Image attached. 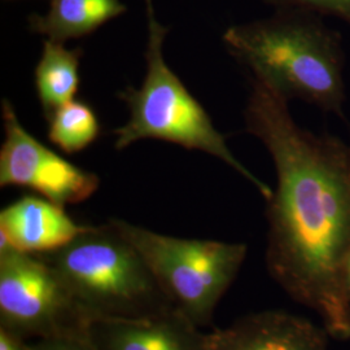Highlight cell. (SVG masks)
<instances>
[{"label": "cell", "instance_id": "obj_6", "mask_svg": "<svg viewBox=\"0 0 350 350\" xmlns=\"http://www.w3.org/2000/svg\"><path fill=\"white\" fill-rule=\"evenodd\" d=\"M91 319L44 256L0 234V328L20 338L88 334Z\"/></svg>", "mask_w": 350, "mask_h": 350}, {"label": "cell", "instance_id": "obj_16", "mask_svg": "<svg viewBox=\"0 0 350 350\" xmlns=\"http://www.w3.org/2000/svg\"><path fill=\"white\" fill-rule=\"evenodd\" d=\"M0 350H31V345L26 342L25 338L0 328Z\"/></svg>", "mask_w": 350, "mask_h": 350}, {"label": "cell", "instance_id": "obj_9", "mask_svg": "<svg viewBox=\"0 0 350 350\" xmlns=\"http://www.w3.org/2000/svg\"><path fill=\"white\" fill-rule=\"evenodd\" d=\"M209 350H328L323 325L283 310H263L208 332Z\"/></svg>", "mask_w": 350, "mask_h": 350}, {"label": "cell", "instance_id": "obj_4", "mask_svg": "<svg viewBox=\"0 0 350 350\" xmlns=\"http://www.w3.org/2000/svg\"><path fill=\"white\" fill-rule=\"evenodd\" d=\"M91 322L175 309L147 263L111 221L88 226L62 250L42 254Z\"/></svg>", "mask_w": 350, "mask_h": 350}, {"label": "cell", "instance_id": "obj_15", "mask_svg": "<svg viewBox=\"0 0 350 350\" xmlns=\"http://www.w3.org/2000/svg\"><path fill=\"white\" fill-rule=\"evenodd\" d=\"M31 350H99L88 334H73L64 336L39 338Z\"/></svg>", "mask_w": 350, "mask_h": 350}, {"label": "cell", "instance_id": "obj_3", "mask_svg": "<svg viewBox=\"0 0 350 350\" xmlns=\"http://www.w3.org/2000/svg\"><path fill=\"white\" fill-rule=\"evenodd\" d=\"M147 16V73L140 88L129 86L120 92L129 109L125 125L117 127L114 148L124 150L144 139H157L186 150L205 152L231 166L248 179L267 201L273 189L250 172L234 156L205 108L196 100L163 57V42L169 27L163 25L154 11L153 0H144Z\"/></svg>", "mask_w": 350, "mask_h": 350}, {"label": "cell", "instance_id": "obj_13", "mask_svg": "<svg viewBox=\"0 0 350 350\" xmlns=\"http://www.w3.org/2000/svg\"><path fill=\"white\" fill-rule=\"evenodd\" d=\"M47 121L51 143L69 154L86 150L100 135L99 118L85 101L64 104Z\"/></svg>", "mask_w": 350, "mask_h": 350}, {"label": "cell", "instance_id": "obj_10", "mask_svg": "<svg viewBox=\"0 0 350 350\" xmlns=\"http://www.w3.org/2000/svg\"><path fill=\"white\" fill-rule=\"evenodd\" d=\"M86 227L75 222L63 206L43 196L25 195L0 212V234L16 250L33 254L62 250Z\"/></svg>", "mask_w": 350, "mask_h": 350}, {"label": "cell", "instance_id": "obj_17", "mask_svg": "<svg viewBox=\"0 0 350 350\" xmlns=\"http://www.w3.org/2000/svg\"><path fill=\"white\" fill-rule=\"evenodd\" d=\"M342 284H344L345 293L350 300V250L342 265Z\"/></svg>", "mask_w": 350, "mask_h": 350}, {"label": "cell", "instance_id": "obj_7", "mask_svg": "<svg viewBox=\"0 0 350 350\" xmlns=\"http://www.w3.org/2000/svg\"><path fill=\"white\" fill-rule=\"evenodd\" d=\"M1 187L29 188L63 208L83 202L98 191L99 176L69 163L34 138L7 99L1 100Z\"/></svg>", "mask_w": 350, "mask_h": 350}, {"label": "cell", "instance_id": "obj_12", "mask_svg": "<svg viewBox=\"0 0 350 350\" xmlns=\"http://www.w3.org/2000/svg\"><path fill=\"white\" fill-rule=\"evenodd\" d=\"M82 50H69L60 42L46 39L36 66L38 99L49 120L64 104L75 100L79 88Z\"/></svg>", "mask_w": 350, "mask_h": 350}, {"label": "cell", "instance_id": "obj_8", "mask_svg": "<svg viewBox=\"0 0 350 350\" xmlns=\"http://www.w3.org/2000/svg\"><path fill=\"white\" fill-rule=\"evenodd\" d=\"M88 336L99 350H209L208 334L178 309L142 318L96 319Z\"/></svg>", "mask_w": 350, "mask_h": 350}, {"label": "cell", "instance_id": "obj_1", "mask_svg": "<svg viewBox=\"0 0 350 350\" xmlns=\"http://www.w3.org/2000/svg\"><path fill=\"white\" fill-rule=\"evenodd\" d=\"M244 120L275 166L276 189L266 201L267 273L318 315L329 338L348 341L342 265L350 250V146L300 127L288 101L254 78Z\"/></svg>", "mask_w": 350, "mask_h": 350}, {"label": "cell", "instance_id": "obj_11", "mask_svg": "<svg viewBox=\"0 0 350 350\" xmlns=\"http://www.w3.org/2000/svg\"><path fill=\"white\" fill-rule=\"evenodd\" d=\"M127 11L121 0H51L44 14H31L29 27L39 36L65 43L86 37Z\"/></svg>", "mask_w": 350, "mask_h": 350}, {"label": "cell", "instance_id": "obj_5", "mask_svg": "<svg viewBox=\"0 0 350 350\" xmlns=\"http://www.w3.org/2000/svg\"><path fill=\"white\" fill-rule=\"evenodd\" d=\"M109 221L138 250L175 309L201 328L211 325L247 258V244L175 238L120 218Z\"/></svg>", "mask_w": 350, "mask_h": 350}, {"label": "cell", "instance_id": "obj_2", "mask_svg": "<svg viewBox=\"0 0 350 350\" xmlns=\"http://www.w3.org/2000/svg\"><path fill=\"white\" fill-rule=\"evenodd\" d=\"M227 52L282 98L306 101L342 116L345 101L341 36L323 16L276 11L271 17L226 29Z\"/></svg>", "mask_w": 350, "mask_h": 350}, {"label": "cell", "instance_id": "obj_14", "mask_svg": "<svg viewBox=\"0 0 350 350\" xmlns=\"http://www.w3.org/2000/svg\"><path fill=\"white\" fill-rule=\"evenodd\" d=\"M276 11H305L350 23V0H265Z\"/></svg>", "mask_w": 350, "mask_h": 350}]
</instances>
